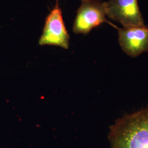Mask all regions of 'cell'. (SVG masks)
<instances>
[{
    "label": "cell",
    "mask_w": 148,
    "mask_h": 148,
    "mask_svg": "<svg viewBox=\"0 0 148 148\" xmlns=\"http://www.w3.org/2000/svg\"><path fill=\"white\" fill-rule=\"evenodd\" d=\"M108 138L111 148H148V107L117 119Z\"/></svg>",
    "instance_id": "1"
},
{
    "label": "cell",
    "mask_w": 148,
    "mask_h": 148,
    "mask_svg": "<svg viewBox=\"0 0 148 148\" xmlns=\"http://www.w3.org/2000/svg\"><path fill=\"white\" fill-rule=\"evenodd\" d=\"M74 21L73 30L76 34H87L93 29L106 23L118 29L119 27L106 19L105 2L99 0H81Z\"/></svg>",
    "instance_id": "2"
},
{
    "label": "cell",
    "mask_w": 148,
    "mask_h": 148,
    "mask_svg": "<svg viewBox=\"0 0 148 148\" xmlns=\"http://www.w3.org/2000/svg\"><path fill=\"white\" fill-rule=\"evenodd\" d=\"M59 1L56 0V5L46 19L38 43L41 46H56L68 49L70 37L64 22Z\"/></svg>",
    "instance_id": "3"
},
{
    "label": "cell",
    "mask_w": 148,
    "mask_h": 148,
    "mask_svg": "<svg viewBox=\"0 0 148 148\" xmlns=\"http://www.w3.org/2000/svg\"><path fill=\"white\" fill-rule=\"evenodd\" d=\"M105 4L106 16L123 27L145 25L138 0H109Z\"/></svg>",
    "instance_id": "4"
},
{
    "label": "cell",
    "mask_w": 148,
    "mask_h": 148,
    "mask_svg": "<svg viewBox=\"0 0 148 148\" xmlns=\"http://www.w3.org/2000/svg\"><path fill=\"white\" fill-rule=\"evenodd\" d=\"M119 42L127 56L136 58L148 51V25L118 28Z\"/></svg>",
    "instance_id": "5"
}]
</instances>
